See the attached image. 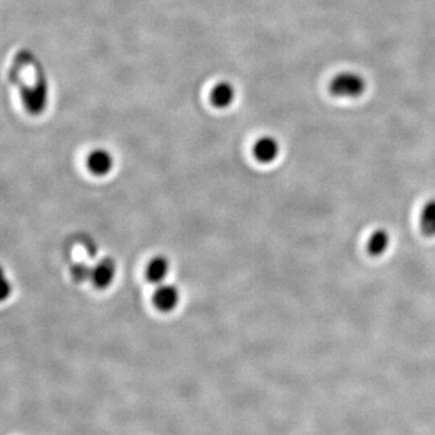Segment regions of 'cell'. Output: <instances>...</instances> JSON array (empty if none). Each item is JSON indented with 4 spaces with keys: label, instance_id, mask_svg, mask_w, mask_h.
I'll use <instances>...</instances> for the list:
<instances>
[{
    "label": "cell",
    "instance_id": "6da1fadb",
    "mask_svg": "<svg viewBox=\"0 0 435 435\" xmlns=\"http://www.w3.org/2000/svg\"><path fill=\"white\" fill-rule=\"evenodd\" d=\"M367 89V82L357 72H343L335 75L331 81V95L341 98H357Z\"/></svg>",
    "mask_w": 435,
    "mask_h": 435
},
{
    "label": "cell",
    "instance_id": "7a4b0ae2",
    "mask_svg": "<svg viewBox=\"0 0 435 435\" xmlns=\"http://www.w3.org/2000/svg\"><path fill=\"white\" fill-rule=\"evenodd\" d=\"M181 300V293L173 284L161 283L154 291L153 302L157 310L161 312H171L178 306Z\"/></svg>",
    "mask_w": 435,
    "mask_h": 435
},
{
    "label": "cell",
    "instance_id": "3957f363",
    "mask_svg": "<svg viewBox=\"0 0 435 435\" xmlns=\"http://www.w3.org/2000/svg\"><path fill=\"white\" fill-rule=\"evenodd\" d=\"M117 276V264L113 259L103 258L92 266L91 282L98 289H105L114 282Z\"/></svg>",
    "mask_w": 435,
    "mask_h": 435
},
{
    "label": "cell",
    "instance_id": "277c9868",
    "mask_svg": "<svg viewBox=\"0 0 435 435\" xmlns=\"http://www.w3.org/2000/svg\"><path fill=\"white\" fill-rule=\"evenodd\" d=\"M86 165L93 176L104 177V176H108L113 169L114 157L108 150L100 148V149L92 150L89 154Z\"/></svg>",
    "mask_w": 435,
    "mask_h": 435
},
{
    "label": "cell",
    "instance_id": "5b68a950",
    "mask_svg": "<svg viewBox=\"0 0 435 435\" xmlns=\"http://www.w3.org/2000/svg\"><path fill=\"white\" fill-rule=\"evenodd\" d=\"M279 149L281 148L276 138L265 136L255 141L253 148L254 157L260 163H271L277 159Z\"/></svg>",
    "mask_w": 435,
    "mask_h": 435
},
{
    "label": "cell",
    "instance_id": "8992f818",
    "mask_svg": "<svg viewBox=\"0 0 435 435\" xmlns=\"http://www.w3.org/2000/svg\"><path fill=\"white\" fill-rule=\"evenodd\" d=\"M236 97L234 85L227 81H220L210 91V98L212 104L218 109L229 108Z\"/></svg>",
    "mask_w": 435,
    "mask_h": 435
},
{
    "label": "cell",
    "instance_id": "52a82bcc",
    "mask_svg": "<svg viewBox=\"0 0 435 435\" xmlns=\"http://www.w3.org/2000/svg\"><path fill=\"white\" fill-rule=\"evenodd\" d=\"M145 274L150 283H154L157 286L165 283V279L169 274L168 259L162 255H157L155 258L151 259L149 264L146 265Z\"/></svg>",
    "mask_w": 435,
    "mask_h": 435
},
{
    "label": "cell",
    "instance_id": "ba28073f",
    "mask_svg": "<svg viewBox=\"0 0 435 435\" xmlns=\"http://www.w3.org/2000/svg\"><path fill=\"white\" fill-rule=\"evenodd\" d=\"M391 245V236L383 229L376 230L367 241V250L371 255L380 257L386 253Z\"/></svg>",
    "mask_w": 435,
    "mask_h": 435
},
{
    "label": "cell",
    "instance_id": "9c48e42d",
    "mask_svg": "<svg viewBox=\"0 0 435 435\" xmlns=\"http://www.w3.org/2000/svg\"><path fill=\"white\" fill-rule=\"evenodd\" d=\"M419 225L422 232L427 236H435V198L423 205L421 217H419Z\"/></svg>",
    "mask_w": 435,
    "mask_h": 435
},
{
    "label": "cell",
    "instance_id": "30bf717a",
    "mask_svg": "<svg viewBox=\"0 0 435 435\" xmlns=\"http://www.w3.org/2000/svg\"><path fill=\"white\" fill-rule=\"evenodd\" d=\"M72 277L75 282L82 283L86 281H91V274H92V266L87 265L85 262H77L72 266Z\"/></svg>",
    "mask_w": 435,
    "mask_h": 435
}]
</instances>
